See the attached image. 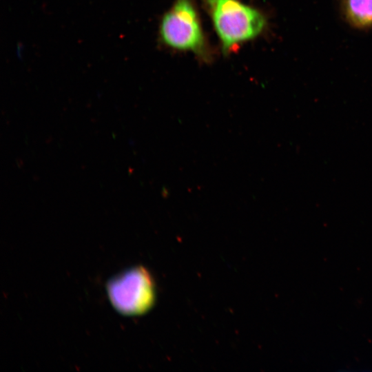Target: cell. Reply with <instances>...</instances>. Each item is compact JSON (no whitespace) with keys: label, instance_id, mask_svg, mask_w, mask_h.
Listing matches in <instances>:
<instances>
[{"label":"cell","instance_id":"1","mask_svg":"<svg viewBox=\"0 0 372 372\" xmlns=\"http://www.w3.org/2000/svg\"><path fill=\"white\" fill-rule=\"evenodd\" d=\"M219 39L222 53L229 54L264 33L268 19L260 10L240 0H201Z\"/></svg>","mask_w":372,"mask_h":372},{"label":"cell","instance_id":"2","mask_svg":"<svg viewBox=\"0 0 372 372\" xmlns=\"http://www.w3.org/2000/svg\"><path fill=\"white\" fill-rule=\"evenodd\" d=\"M158 37L161 44L172 50L193 53L209 63L213 52L203 30L193 0H176L162 16Z\"/></svg>","mask_w":372,"mask_h":372},{"label":"cell","instance_id":"3","mask_svg":"<svg viewBox=\"0 0 372 372\" xmlns=\"http://www.w3.org/2000/svg\"><path fill=\"white\" fill-rule=\"evenodd\" d=\"M111 302L120 312L127 315L143 313L153 305L154 285L149 273L136 267L120 274L107 286Z\"/></svg>","mask_w":372,"mask_h":372},{"label":"cell","instance_id":"4","mask_svg":"<svg viewBox=\"0 0 372 372\" xmlns=\"http://www.w3.org/2000/svg\"><path fill=\"white\" fill-rule=\"evenodd\" d=\"M339 9L347 25L358 30L372 29V0H339Z\"/></svg>","mask_w":372,"mask_h":372}]
</instances>
